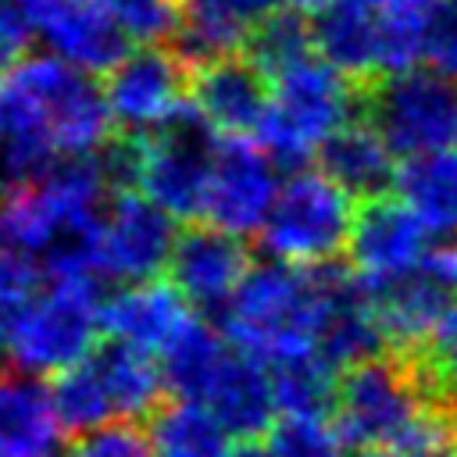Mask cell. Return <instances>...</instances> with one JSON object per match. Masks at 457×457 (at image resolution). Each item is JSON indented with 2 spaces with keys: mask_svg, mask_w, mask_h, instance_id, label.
Here are the masks:
<instances>
[{
  "mask_svg": "<svg viewBox=\"0 0 457 457\" xmlns=\"http://www.w3.org/2000/svg\"><path fill=\"white\" fill-rule=\"evenodd\" d=\"M96 332H104L100 275L61 271L46 275L39 296L7 336L4 353L32 375H61L96 350Z\"/></svg>",
  "mask_w": 457,
  "mask_h": 457,
  "instance_id": "52a82bcc",
  "label": "cell"
},
{
  "mask_svg": "<svg viewBox=\"0 0 457 457\" xmlns=\"http://www.w3.org/2000/svg\"><path fill=\"white\" fill-rule=\"evenodd\" d=\"M179 243L175 218L143 193H118L96 232L100 275L118 282H150L171 264Z\"/></svg>",
  "mask_w": 457,
  "mask_h": 457,
  "instance_id": "8fae6325",
  "label": "cell"
},
{
  "mask_svg": "<svg viewBox=\"0 0 457 457\" xmlns=\"http://www.w3.org/2000/svg\"><path fill=\"white\" fill-rule=\"evenodd\" d=\"M61 457H157L150 432L136 428L132 421L104 425L93 432H82Z\"/></svg>",
  "mask_w": 457,
  "mask_h": 457,
  "instance_id": "e575fe53",
  "label": "cell"
},
{
  "mask_svg": "<svg viewBox=\"0 0 457 457\" xmlns=\"http://www.w3.org/2000/svg\"><path fill=\"white\" fill-rule=\"evenodd\" d=\"M50 389L64 428L82 436L104 425L154 418L168 378L154 353L111 339L75 368L54 375Z\"/></svg>",
  "mask_w": 457,
  "mask_h": 457,
  "instance_id": "8992f818",
  "label": "cell"
},
{
  "mask_svg": "<svg viewBox=\"0 0 457 457\" xmlns=\"http://www.w3.org/2000/svg\"><path fill=\"white\" fill-rule=\"evenodd\" d=\"M36 36L64 64L100 75L129 54V36L104 0H46L36 11Z\"/></svg>",
  "mask_w": 457,
  "mask_h": 457,
  "instance_id": "e0dca14e",
  "label": "cell"
},
{
  "mask_svg": "<svg viewBox=\"0 0 457 457\" xmlns=\"http://www.w3.org/2000/svg\"><path fill=\"white\" fill-rule=\"evenodd\" d=\"M228 457H268V446L264 443H239V446H232V453Z\"/></svg>",
  "mask_w": 457,
  "mask_h": 457,
  "instance_id": "f35d334b",
  "label": "cell"
},
{
  "mask_svg": "<svg viewBox=\"0 0 457 457\" xmlns=\"http://www.w3.org/2000/svg\"><path fill=\"white\" fill-rule=\"evenodd\" d=\"M393 150L382 139V132L371 121H346L343 129H336L321 150H318V168L325 175H332L343 189H350L353 196H382L393 182H396V164H393Z\"/></svg>",
  "mask_w": 457,
  "mask_h": 457,
  "instance_id": "cb8c5ba5",
  "label": "cell"
},
{
  "mask_svg": "<svg viewBox=\"0 0 457 457\" xmlns=\"http://www.w3.org/2000/svg\"><path fill=\"white\" fill-rule=\"evenodd\" d=\"M271 11L275 0H182L179 54L193 64L239 54Z\"/></svg>",
  "mask_w": 457,
  "mask_h": 457,
  "instance_id": "7402d4cb",
  "label": "cell"
},
{
  "mask_svg": "<svg viewBox=\"0 0 457 457\" xmlns=\"http://www.w3.org/2000/svg\"><path fill=\"white\" fill-rule=\"evenodd\" d=\"M189 300L171 282H125L104 300V332L146 353H164L193 321Z\"/></svg>",
  "mask_w": 457,
  "mask_h": 457,
  "instance_id": "d6986e66",
  "label": "cell"
},
{
  "mask_svg": "<svg viewBox=\"0 0 457 457\" xmlns=\"http://www.w3.org/2000/svg\"><path fill=\"white\" fill-rule=\"evenodd\" d=\"M111 107L93 75L61 57H29L0 79V175L32 182L64 157H96L111 143Z\"/></svg>",
  "mask_w": 457,
  "mask_h": 457,
  "instance_id": "6da1fadb",
  "label": "cell"
},
{
  "mask_svg": "<svg viewBox=\"0 0 457 457\" xmlns=\"http://www.w3.org/2000/svg\"><path fill=\"white\" fill-rule=\"evenodd\" d=\"M246 275H250V253L243 246V236H232L211 221L186 228L168 264V282L193 307L204 311L225 307Z\"/></svg>",
  "mask_w": 457,
  "mask_h": 457,
  "instance_id": "9a60e30c",
  "label": "cell"
},
{
  "mask_svg": "<svg viewBox=\"0 0 457 457\" xmlns=\"http://www.w3.org/2000/svg\"><path fill=\"white\" fill-rule=\"evenodd\" d=\"M368 289H371L375 314L386 332L389 353H403V357L425 350L428 339L436 336V328L457 307V300L446 289H439L421 268H414L411 275H403L396 282L368 286Z\"/></svg>",
  "mask_w": 457,
  "mask_h": 457,
  "instance_id": "ffe728a7",
  "label": "cell"
},
{
  "mask_svg": "<svg viewBox=\"0 0 457 457\" xmlns=\"http://www.w3.org/2000/svg\"><path fill=\"white\" fill-rule=\"evenodd\" d=\"M364 96V82L350 79L321 54H311L271 79V100L257 129L261 146L275 157V164L303 168V161L314 157L336 129L353 121Z\"/></svg>",
  "mask_w": 457,
  "mask_h": 457,
  "instance_id": "5b68a950",
  "label": "cell"
},
{
  "mask_svg": "<svg viewBox=\"0 0 457 457\" xmlns=\"http://www.w3.org/2000/svg\"><path fill=\"white\" fill-rule=\"evenodd\" d=\"M104 96L118 129L132 136L161 129L186 107V96H189L182 54H171L161 43L129 50L107 71Z\"/></svg>",
  "mask_w": 457,
  "mask_h": 457,
  "instance_id": "7c38bea8",
  "label": "cell"
},
{
  "mask_svg": "<svg viewBox=\"0 0 457 457\" xmlns=\"http://www.w3.org/2000/svg\"><path fill=\"white\" fill-rule=\"evenodd\" d=\"M336 371L339 368H332L318 350L289 357L282 364H271L278 411L282 414H325V411H332L336 389H339Z\"/></svg>",
  "mask_w": 457,
  "mask_h": 457,
  "instance_id": "f1b7e54d",
  "label": "cell"
},
{
  "mask_svg": "<svg viewBox=\"0 0 457 457\" xmlns=\"http://www.w3.org/2000/svg\"><path fill=\"white\" fill-rule=\"evenodd\" d=\"M14 4H21V7H25L29 14H32V21H36V11H39V7L46 4V0H14Z\"/></svg>",
  "mask_w": 457,
  "mask_h": 457,
  "instance_id": "60d3db41",
  "label": "cell"
},
{
  "mask_svg": "<svg viewBox=\"0 0 457 457\" xmlns=\"http://www.w3.org/2000/svg\"><path fill=\"white\" fill-rule=\"evenodd\" d=\"M407 361L414 364V371L421 378V389L432 403L457 407V307L436 328L428 346L418 350V353H407Z\"/></svg>",
  "mask_w": 457,
  "mask_h": 457,
  "instance_id": "1f68e13d",
  "label": "cell"
},
{
  "mask_svg": "<svg viewBox=\"0 0 457 457\" xmlns=\"http://www.w3.org/2000/svg\"><path fill=\"white\" fill-rule=\"evenodd\" d=\"M43 278L32 257L0 246V346L14 332V325L25 318L32 300L39 296Z\"/></svg>",
  "mask_w": 457,
  "mask_h": 457,
  "instance_id": "d6a6232c",
  "label": "cell"
},
{
  "mask_svg": "<svg viewBox=\"0 0 457 457\" xmlns=\"http://www.w3.org/2000/svg\"><path fill=\"white\" fill-rule=\"evenodd\" d=\"M200 403H207L236 439H253L268 432L282 414L271 368L243 350H232Z\"/></svg>",
  "mask_w": 457,
  "mask_h": 457,
  "instance_id": "603a6c76",
  "label": "cell"
},
{
  "mask_svg": "<svg viewBox=\"0 0 457 457\" xmlns=\"http://www.w3.org/2000/svg\"><path fill=\"white\" fill-rule=\"evenodd\" d=\"M428 68L443 71L446 79L457 82V0H446L436 29H432V39H428Z\"/></svg>",
  "mask_w": 457,
  "mask_h": 457,
  "instance_id": "d590c367",
  "label": "cell"
},
{
  "mask_svg": "<svg viewBox=\"0 0 457 457\" xmlns=\"http://www.w3.org/2000/svg\"><path fill=\"white\" fill-rule=\"evenodd\" d=\"M32 32H25L21 25H14V21H7V18H0V79L7 75V71H14L18 68V61H21V50H25V39H29Z\"/></svg>",
  "mask_w": 457,
  "mask_h": 457,
  "instance_id": "8d00e7d4",
  "label": "cell"
},
{
  "mask_svg": "<svg viewBox=\"0 0 457 457\" xmlns=\"http://www.w3.org/2000/svg\"><path fill=\"white\" fill-rule=\"evenodd\" d=\"M104 4L121 25V32L139 46L164 43L168 36L179 32L182 0H104Z\"/></svg>",
  "mask_w": 457,
  "mask_h": 457,
  "instance_id": "836d02e7",
  "label": "cell"
},
{
  "mask_svg": "<svg viewBox=\"0 0 457 457\" xmlns=\"http://www.w3.org/2000/svg\"><path fill=\"white\" fill-rule=\"evenodd\" d=\"M214 154V129L193 104H186L161 129L132 136L125 143H107L100 157L114 186H136L171 218H204Z\"/></svg>",
  "mask_w": 457,
  "mask_h": 457,
  "instance_id": "277c9868",
  "label": "cell"
},
{
  "mask_svg": "<svg viewBox=\"0 0 457 457\" xmlns=\"http://www.w3.org/2000/svg\"><path fill=\"white\" fill-rule=\"evenodd\" d=\"M268 457H343L346 443L325 414H278L268 428Z\"/></svg>",
  "mask_w": 457,
  "mask_h": 457,
  "instance_id": "4dcf8cb0",
  "label": "cell"
},
{
  "mask_svg": "<svg viewBox=\"0 0 457 457\" xmlns=\"http://www.w3.org/2000/svg\"><path fill=\"white\" fill-rule=\"evenodd\" d=\"M64 421L54 389L25 368H0V457H57Z\"/></svg>",
  "mask_w": 457,
  "mask_h": 457,
  "instance_id": "ac0fdd59",
  "label": "cell"
},
{
  "mask_svg": "<svg viewBox=\"0 0 457 457\" xmlns=\"http://www.w3.org/2000/svg\"><path fill=\"white\" fill-rule=\"evenodd\" d=\"M428 253V225L400 196H371L357 207L350 236V268L368 286L411 275Z\"/></svg>",
  "mask_w": 457,
  "mask_h": 457,
  "instance_id": "5bb4252c",
  "label": "cell"
},
{
  "mask_svg": "<svg viewBox=\"0 0 457 457\" xmlns=\"http://www.w3.org/2000/svg\"><path fill=\"white\" fill-rule=\"evenodd\" d=\"M446 0H382V75L411 71L428 57Z\"/></svg>",
  "mask_w": 457,
  "mask_h": 457,
  "instance_id": "83f0119b",
  "label": "cell"
},
{
  "mask_svg": "<svg viewBox=\"0 0 457 457\" xmlns=\"http://www.w3.org/2000/svg\"><path fill=\"white\" fill-rule=\"evenodd\" d=\"M232 343L225 332H218L214 325L193 318L175 343L161 353V368L168 378V389L179 400H204L207 389L214 386L218 371L225 368V361L232 357Z\"/></svg>",
  "mask_w": 457,
  "mask_h": 457,
  "instance_id": "4316f807",
  "label": "cell"
},
{
  "mask_svg": "<svg viewBox=\"0 0 457 457\" xmlns=\"http://www.w3.org/2000/svg\"><path fill=\"white\" fill-rule=\"evenodd\" d=\"M325 300L328 264L293 268L282 261H268L261 268H250L236 296L221 307V332L236 350L271 368L318 350Z\"/></svg>",
  "mask_w": 457,
  "mask_h": 457,
  "instance_id": "3957f363",
  "label": "cell"
},
{
  "mask_svg": "<svg viewBox=\"0 0 457 457\" xmlns=\"http://www.w3.org/2000/svg\"><path fill=\"white\" fill-rule=\"evenodd\" d=\"M368 121L396 157H421L457 143V82L436 68L378 75L364 96Z\"/></svg>",
  "mask_w": 457,
  "mask_h": 457,
  "instance_id": "30bf717a",
  "label": "cell"
},
{
  "mask_svg": "<svg viewBox=\"0 0 457 457\" xmlns=\"http://www.w3.org/2000/svg\"><path fill=\"white\" fill-rule=\"evenodd\" d=\"M393 189L428 225V232L457 239V154L436 150L407 157L396 168Z\"/></svg>",
  "mask_w": 457,
  "mask_h": 457,
  "instance_id": "d4e9b609",
  "label": "cell"
},
{
  "mask_svg": "<svg viewBox=\"0 0 457 457\" xmlns=\"http://www.w3.org/2000/svg\"><path fill=\"white\" fill-rule=\"evenodd\" d=\"M314 50H318V46H314V21H307V14H300V11H293V7L271 11V14L257 25V32L250 36V43H246V57H250L268 79H275V75H282L286 68L307 61Z\"/></svg>",
  "mask_w": 457,
  "mask_h": 457,
  "instance_id": "f546056e",
  "label": "cell"
},
{
  "mask_svg": "<svg viewBox=\"0 0 457 457\" xmlns=\"http://www.w3.org/2000/svg\"><path fill=\"white\" fill-rule=\"evenodd\" d=\"M268 100H271V82L246 54H228V57L193 64L189 104L221 136L257 132L268 111Z\"/></svg>",
  "mask_w": 457,
  "mask_h": 457,
  "instance_id": "2e32d148",
  "label": "cell"
},
{
  "mask_svg": "<svg viewBox=\"0 0 457 457\" xmlns=\"http://www.w3.org/2000/svg\"><path fill=\"white\" fill-rule=\"evenodd\" d=\"M104 157H64L0 193V246L43 261L46 275L96 271V232L111 189ZM104 278V275H100Z\"/></svg>",
  "mask_w": 457,
  "mask_h": 457,
  "instance_id": "7a4b0ae2",
  "label": "cell"
},
{
  "mask_svg": "<svg viewBox=\"0 0 457 457\" xmlns=\"http://www.w3.org/2000/svg\"><path fill=\"white\" fill-rule=\"evenodd\" d=\"M232 432L200 400H171L150 418V443L157 457H228Z\"/></svg>",
  "mask_w": 457,
  "mask_h": 457,
  "instance_id": "484cf974",
  "label": "cell"
},
{
  "mask_svg": "<svg viewBox=\"0 0 457 457\" xmlns=\"http://www.w3.org/2000/svg\"><path fill=\"white\" fill-rule=\"evenodd\" d=\"M278 186L275 157L261 143H250L246 136H225L218 139L204 221L232 236H257L278 196Z\"/></svg>",
  "mask_w": 457,
  "mask_h": 457,
  "instance_id": "4fadbf2b",
  "label": "cell"
},
{
  "mask_svg": "<svg viewBox=\"0 0 457 457\" xmlns=\"http://www.w3.org/2000/svg\"><path fill=\"white\" fill-rule=\"evenodd\" d=\"M286 7H293V11H300V14H318V11H325L332 0H282Z\"/></svg>",
  "mask_w": 457,
  "mask_h": 457,
  "instance_id": "74e56055",
  "label": "cell"
},
{
  "mask_svg": "<svg viewBox=\"0 0 457 457\" xmlns=\"http://www.w3.org/2000/svg\"><path fill=\"white\" fill-rule=\"evenodd\" d=\"M425 407H432V400L425 396L414 364L400 353H389L361 361L339 375L332 421L343 443L353 450H396V443L407 436Z\"/></svg>",
  "mask_w": 457,
  "mask_h": 457,
  "instance_id": "9c48e42d",
  "label": "cell"
},
{
  "mask_svg": "<svg viewBox=\"0 0 457 457\" xmlns=\"http://www.w3.org/2000/svg\"><path fill=\"white\" fill-rule=\"evenodd\" d=\"M314 46L357 82L382 75V0H332L314 14Z\"/></svg>",
  "mask_w": 457,
  "mask_h": 457,
  "instance_id": "44dd1931",
  "label": "cell"
},
{
  "mask_svg": "<svg viewBox=\"0 0 457 457\" xmlns=\"http://www.w3.org/2000/svg\"><path fill=\"white\" fill-rule=\"evenodd\" d=\"M353 221L357 207L350 189H343L321 168H296L278 186L257 239L271 261L293 268H321L350 250Z\"/></svg>",
  "mask_w": 457,
  "mask_h": 457,
  "instance_id": "ba28073f",
  "label": "cell"
},
{
  "mask_svg": "<svg viewBox=\"0 0 457 457\" xmlns=\"http://www.w3.org/2000/svg\"><path fill=\"white\" fill-rule=\"evenodd\" d=\"M350 457H403L400 450H389V446H368V450H353Z\"/></svg>",
  "mask_w": 457,
  "mask_h": 457,
  "instance_id": "ab89813d",
  "label": "cell"
}]
</instances>
